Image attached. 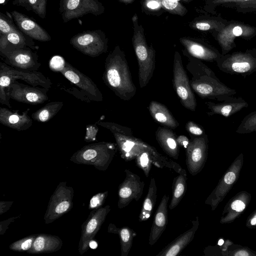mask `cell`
<instances>
[{
  "label": "cell",
  "instance_id": "obj_34",
  "mask_svg": "<svg viewBox=\"0 0 256 256\" xmlns=\"http://www.w3.org/2000/svg\"><path fill=\"white\" fill-rule=\"evenodd\" d=\"M157 198V187L155 178L150 179L148 192L138 216L140 222L147 220L152 216Z\"/></svg>",
  "mask_w": 256,
  "mask_h": 256
},
{
  "label": "cell",
  "instance_id": "obj_9",
  "mask_svg": "<svg viewBox=\"0 0 256 256\" xmlns=\"http://www.w3.org/2000/svg\"><path fill=\"white\" fill-rule=\"evenodd\" d=\"M244 162V154L240 153L230 164L206 200L204 204L210 205L212 210L214 211L217 208L238 180Z\"/></svg>",
  "mask_w": 256,
  "mask_h": 256
},
{
  "label": "cell",
  "instance_id": "obj_27",
  "mask_svg": "<svg viewBox=\"0 0 256 256\" xmlns=\"http://www.w3.org/2000/svg\"><path fill=\"white\" fill-rule=\"evenodd\" d=\"M29 110L28 108L20 114L8 108H0V123L18 131L26 130L32 124V119L28 115Z\"/></svg>",
  "mask_w": 256,
  "mask_h": 256
},
{
  "label": "cell",
  "instance_id": "obj_48",
  "mask_svg": "<svg viewBox=\"0 0 256 256\" xmlns=\"http://www.w3.org/2000/svg\"><path fill=\"white\" fill-rule=\"evenodd\" d=\"M246 226L248 228H256V210L252 212L247 218Z\"/></svg>",
  "mask_w": 256,
  "mask_h": 256
},
{
  "label": "cell",
  "instance_id": "obj_19",
  "mask_svg": "<svg viewBox=\"0 0 256 256\" xmlns=\"http://www.w3.org/2000/svg\"><path fill=\"white\" fill-rule=\"evenodd\" d=\"M180 42L190 55L200 60L216 62L222 56L216 48L200 38L183 36Z\"/></svg>",
  "mask_w": 256,
  "mask_h": 256
},
{
  "label": "cell",
  "instance_id": "obj_7",
  "mask_svg": "<svg viewBox=\"0 0 256 256\" xmlns=\"http://www.w3.org/2000/svg\"><path fill=\"white\" fill-rule=\"evenodd\" d=\"M216 63L224 72L246 77L256 72V48L222 55Z\"/></svg>",
  "mask_w": 256,
  "mask_h": 256
},
{
  "label": "cell",
  "instance_id": "obj_40",
  "mask_svg": "<svg viewBox=\"0 0 256 256\" xmlns=\"http://www.w3.org/2000/svg\"><path fill=\"white\" fill-rule=\"evenodd\" d=\"M162 4L163 9L167 12L183 16L188 10L187 8L178 0H157Z\"/></svg>",
  "mask_w": 256,
  "mask_h": 256
},
{
  "label": "cell",
  "instance_id": "obj_18",
  "mask_svg": "<svg viewBox=\"0 0 256 256\" xmlns=\"http://www.w3.org/2000/svg\"><path fill=\"white\" fill-rule=\"evenodd\" d=\"M60 72L70 82L80 88L90 100L102 102V94L94 82L88 76L66 62Z\"/></svg>",
  "mask_w": 256,
  "mask_h": 256
},
{
  "label": "cell",
  "instance_id": "obj_31",
  "mask_svg": "<svg viewBox=\"0 0 256 256\" xmlns=\"http://www.w3.org/2000/svg\"><path fill=\"white\" fill-rule=\"evenodd\" d=\"M62 242L57 236L49 234H37L32 246L26 252L30 254L50 253L60 250Z\"/></svg>",
  "mask_w": 256,
  "mask_h": 256
},
{
  "label": "cell",
  "instance_id": "obj_28",
  "mask_svg": "<svg viewBox=\"0 0 256 256\" xmlns=\"http://www.w3.org/2000/svg\"><path fill=\"white\" fill-rule=\"evenodd\" d=\"M218 6L232 8L238 13L256 12V0H214L203 6L202 10L208 14L216 15V9Z\"/></svg>",
  "mask_w": 256,
  "mask_h": 256
},
{
  "label": "cell",
  "instance_id": "obj_55",
  "mask_svg": "<svg viewBox=\"0 0 256 256\" xmlns=\"http://www.w3.org/2000/svg\"><path fill=\"white\" fill-rule=\"evenodd\" d=\"M178 0V1H179V0Z\"/></svg>",
  "mask_w": 256,
  "mask_h": 256
},
{
  "label": "cell",
  "instance_id": "obj_14",
  "mask_svg": "<svg viewBox=\"0 0 256 256\" xmlns=\"http://www.w3.org/2000/svg\"><path fill=\"white\" fill-rule=\"evenodd\" d=\"M110 210L109 205L92 210L82 224L78 247V252L80 255L89 249L90 242L100 230Z\"/></svg>",
  "mask_w": 256,
  "mask_h": 256
},
{
  "label": "cell",
  "instance_id": "obj_38",
  "mask_svg": "<svg viewBox=\"0 0 256 256\" xmlns=\"http://www.w3.org/2000/svg\"><path fill=\"white\" fill-rule=\"evenodd\" d=\"M12 4L33 12L42 18H46L47 0H14Z\"/></svg>",
  "mask_w": 256,
  "mask_h": 256
},
{
  "label": "cell",
  "instance_id": "obj_52",
  "mask_svg": "<svg viewBox=\"0 0 256 256\" xmlns=\"http://www.w3.org/2000/svg\"><path fill=\"white\" fill-rule=\"evenodd\" d=\"M214 0H204V3L203 6H205L209 4L210 3H211L212 2H213Z\"/></svg>",
  "mask_w": 256,
  "mask_h": 256
},
{
  "label": "cell",
  "instance_id": "obj_13",
  "mask_svg": "<svg viewBox=\"0 0 256 256\" xmlns=\"http://www.w3.org/2000/svg\"><path fill=\"white\" fill-rule=\"evenodd\" d=\"M59 10L64 22H67L88 14L99 16L105 8L98 0H60Z\"/></svg>",
  "mask_w": 256,
  "mask_h": 256
},
{
  "label": "cell",
  "instance_id": "obj_2",
  "mask_svg": "<svg viewBox=\"0 0 256 256\" xmlns=\"http://www.w3.org/2000/svg\"><path fill=\"white\" fill-rule=\"evenodd\" d=\"M105 84L124 100H129L136 94V88L124 51L116 46L106 56L102 77Z\"/></svg>",
  "mask_w": 256,
  "mask_h": 256
},
{
  "label": "cell",
  "instance_id": "obj_29",
  "mask_svg": "<svg viewBox=\"0 0 256 256\" xmlns=\"http://www.w3.org/2000/svg\"><path fill=\"white\" fill-rule=\"evenodd\" d=\"M228 20L224 19L221 14L200 15L194 18L188 24L192 30L212 33L220 31L226 24Z\"/></svg>",
  "mask_w": 256,
  "mask_h": 256
},
{
  "label": "cell",
  "instance_id": "obj_22",
  "mask_svg": "<svg viewBox=\"0 0 256 256\" xmlns=\"http://www.w3.org/2000/svg\"><path fill=\"white\" fill-rule=\"evenodd\" d=\"M10 14L18 28L24 34L40 42H46L51 40L48 33L26 15L16 10L11 12Z\"/></svg>",
  "mask_w": 256,
  "mask_h": 256
},
{
  "label": "cell",
  "instance_id": "obj_49",
  "mask_svg": "<svg viewBox=\"0 0 256 256\" xmlns=\"http://www.w3.org/2000/svg\"><path fill=\"white\" fill-rule=\"evenodd\" d=\"M14 202L12 201H2L0 202V214L6 212L12 206Z\"/></svg>",
  "mask_w": 256,
  "mask_h": 256
},
{
  "label": "cell",
  "instance_id": "obj_53",
  "mask_svg": "<svg viewBox=\"0 0 256 256\" xmlns=\"http://www.w3.org/2000/svg\"><path fill=\"white\" fill-rule=\"evenodd\" d=\"M7 0H0V4H4L6 2Z\"/></svg>",
  "mask_w": 256,
  "mask_h": 256
},
{
  "label": "cell",
  "instance_id": "obj_51",
  "mask_svg": "<svg viewBox=\"0 0 256 256\" xmlns=\"http://www.w3.org/2000/svg\"><path fill=\"white\" fill-rule=\"evenodd\" d=\"M122 3L124 4H130L134 2L136 0H118Z\"/></svg>",
  "mask_w": 256,
  "mask_h": 256
},
{
  "label": "cell",
  "instance_id": "obj_8",
  "mask_svg": "<svg viewBox=\"0 0 256 256\" xmlns=\"http://www.w3.org/2000/svg\"><path fill=\"white\" fill-rule=\"evenodd\" d=\"M220 46L222 54L225 55L236 47L234 40L237 38L250 40L256 36V28L236 20L228 21L220 32L212 33Z\"/></svg>",
  "mask_w": 256,
  "mask_h": 256
},
{
  "label": "cell",
  "instance_id": "obj_43",
  "mask_svg": "<svg viewBox=\"0 0 256 256\" xmlns=\"http://www.w3.org/2000/svg\"><path fill=\"white\" fill-rule=\"evenodd\" d=\"M6 12V14L0 13V35L6 34L18 30L19 29L16 25L10 14Z\"/></svg>",
  "mask_w": 256,
  "mask_h": 256
},
{
  "label": "cell",
  "instance_id": "obj_25",
  "mask_svg": "<svg viewBox=\"0 0 256 256\" xmlns=\"http://www.w3.org/2000/svg\"><path fill=\"white\" fill-rule=\"evenodd\" d=\"M205 104L210 110L207 112L208 116L218 114L224 117H229L240 112L242 108L248 106V103L240 97H232L218 103L206 102Z\"/></svg>",
  "mask_w": 256,
  "mask_h": 256
},
{
  "label": "cell",
  "instance_id": "obj_26",
  "mask_svg": "<svg viewBox=\"0 0 256 256\" xmlns=\"http://www.w3.org/2000/svg\"><path fill=\"white\" fill-rule=\"evenodd\" d=\"M170 196L166 194L162 196L156 212L149 236L148 244H155L166 228L168 222V204Z\"/></svg>",
  "mask_w": 256,
  "mask_h": 256
},
{
  "label": "cell",
  "instance_id": "obj_32",
  "mask_svg": "<svg viewBox=\"0 0 256 256\" xmlns=\"http://www.w3.org/2000/svg\"><path fill=\"white\" fill-rule=\"evenodd\" d=\"M148 110L153 119L164 126L174 130L180 125L167 107L160 102L152 101L148 106Z\"/></svg>",
  "mask_w": 256,
  "mask_h": 256
},
{
  "label": "cell",
  "instance_id": "obj_24",
  "mask_svg": "<svg viewBox=\"0 0 256 256\" xmlns=\"http://www.w3.org/2000/svg\"><path fill=\"white\" fill-rule=\"evenodd\" d=\"M192 226L188 230L182 234L164 249L156 256H176L192 240L198 230L200 221L196 216L192 222Z\"/></svg>",
  "mask_w": 256,
  "mask_h": 256
},
{
  "label": "cell",
  "instance_id": "obj_45",
  "mask_svg": "<svg viewBox=\"0 0 256 256\" xmlns=\"http://www.w3.org/2000/svg\"><path fill=\"white\" fill-rule=\"evenodd\" d=\"M186 129L188 132L196 136H201L206 134L202 126L190 120L186 124Z\"/></svg>",
  "mask_w": 256,
  "mask_h": 256
},
{
  "label": "cell",
  "instance_id": "obj_17",
  "mask_svg": "<svg viewBox=\"0 0 256 256\" xmlns=\"http://www.w3.org/2000/svg\"><path fill=\"white\" fill-rule=\"evenodd\" d=\"M48 90L42 87L26 85L15 80L10 86L8 94L10 98L14 100L34 105L48 100Z\"/></svg>",
  "mask_w": 256,
  "mask_h": 256
},
{
  "label": "cell",
  "instance_id": "obj_20",
  "mask_svg": "<svg viewBox=\"0 0 256 256\" xmlns=\"http://www.w3.org/2000/svg\"><path fill=\"white\" fill-rule=\"evenodd\" d=\"M4 62L16 69L26 71H37L41 66L36 52L30 48L16 50L3 56Z\"/></svg>",
  "mask_w": 256,
  "mask_h": 256
},
{
  "label": "cell",
  "instance_id": "obj_36",
  "mask_svg": "<svg viewBox=\"0 0 256 256\" xmlns=\"http://www.w3.org/2000/svg\"><path fill=\"white\" fill-rule=\"evenodd\" d=\"M63 105V102L60 101L48 102L32 113V117L34 120L38 122H47L56 115Z\"/></svg>",
  "mask_w": 256,
  "mask_h": 256
},
{
  "label": "cell",
  "instance_id": "obj_16",
  "mask_svg": "<svg viewBox=\"0 0 256 256\" xmlns=\"http://www.w3.org/2000/svg\"><path fill=\"white\" fill-rule=\"evenodd\" d=\"M125 178L118 190V206L122 209L132 200L138 201L142 195L144 182L140 176L128 169L124 170Z\"/></svg>",
  "mask_w": 256,
  "mask_h": 256
},
{
  "label": "cell",
  "instance_id": "obj_50",
  "mask_svg": "<svg viewBox=\"0 0 256 256\" xmlns=\"http://www.w3.org/2000/svg\"><path fill=\"white\" fill-rule=\"evenodd\" d=\"M177 142L180 146L186 148L189 144L190 140L188 138L184 135H180L177 137Z\"/></svg>",
  "mask_w": 256,
  "mask_h": 256
},
{
  "label": "cell",
  "instance_id": "obj_11",
  "mask_svg": "<svg viewBox=\"0 0 256 256\" xmlns=\"http://www.w3.org/2000/svg\"><path fill=\"white\" fill-rule=\"evenodd\" d=\"M70 43L74 48L90 57L98 56L106 52L108 48V39L100 30L78 33L70 38Z\"/></svg>",
  "mask_w": 256,
  "mask_h": 256
},
{
  "label": "cell",
  "instance_id": "obj_3",
  "mask_svg": "<svg viewBox=\"0 0 256 256\" xmlns=\"http://www.w3.org/2000/svg\"><path fill=\"white\" fill-rule=\"evenodd\" d=\"M133 35L132 44L138 64V76L140 88L147 86L152 78L156 67V50L152 44L148 46L142 24H138L136 13L132 17Z\"/></svg>",
  "mask_w": 256,
  "mask_h": 256
},
{
  "label": "cell",
  "instance_id": "obj_33",
  "mask_svg": "<svg viewBox=\"0 0 256 256\" xmlns=\"http://www.w3.org/2000/svg\"><path fill=\"white\" fill-rule=\"evenodd\" d=\"M108 232L119 235L121 256H127L132 248L134 238L136 235L135 232L128 226L118 228L112 224L108 225Z\"/></svg>",
  "mask_w": 256,
  "mask_h": 256
},
{
  "label": "cell",
  "instance_id": "obj_41",
  "mask_svg": "<svg viewBox=\"0 0 256 256\" xmlns=\"http://www.w3.org/2000/svg\"><path fill=\"white\" fill-rule=\"evenodd\" d=\"M140 3L142 12L148 15L158 16L164 10L157 0H142Z\"/></svg>",
  "mask_w": 256,
  "mask_h": 256
},
{
  "label": "cell",
  "instance_id": "obj_12",
  "mask_svg": "<svg viewBox=\"0 0 256 256\" xmlns=\"http://www.w3.org/2000/svg\"><path fill=\"white\" fill-rule=\"evenodd\" d=\"M74 190L66 182L59 183L50 199L44 215L46 224H49L68 212L73 206Z\"/></svg>",
  "mask_w": 256,
  "mask_h": 256
},
{
  "label": "cell",
  "instance_id": "obj_15",
  "mask_svg": "<svg viewBox=\"0 0 256 256\" xmlns=\"http://www.w3.org/2000/svg\"><path fill=\"white\" fill-rule=\"evenodd\" d=\"M208 140L206 134L193 138L186 148V165L188 172L194 176L204 168L208 156Z\"/></svg>",
  "mask_w": 256,
  "mask_h": 256
},
{
  "label": "cell",
  "instance_id": "obj_1",
  "mask_svg": "<svg viewBox=\"0 0 256 256\" xmlns=\"http://www.w3.org/2000/svg\"><path fill=\"white\" fill-rule=\"evenodd\" d=\"M188 58L186 70L192 74L190 84L192 90L200 98L222 102L232 98L236 91L224 84L214 72L201 60L192 57L184 49Z\"/></svg>",
  "mask_w": 256,
  "mask_h": 256
},
{
  "label": "cell",
  "instance_id": "obj_35",
  "mask_svg": "<svg viewBox=\"0 0 256 256\" xmlns=\"http://www.w3.org/2000/svg\"><path fill=\"white\" fill-rule=\"evenodd\" d=\"M186 172L180 174L173 180L172 197L168 206L171 210L178 206L186 192Z\"/></svg>",
  "mask_w": 256,
  "mask_h": 256
},
{
  "label": "cell",
  "instance_id": "obj_39",
  "mask_svg": "<svg viewBox=\"0 0 256 256\" xmlns=\"http://www.w3.org/2000/svg\"><path fill=\"white\" fill-rule=\"evenodd\" d=\"M236 132L239 134H247L256 132V110L244 117Z\"/></svg>",
  "mask_w": 256,
  "mask_h": 256
},
{
  "label": "cell",
  "instance_id": "obj_23",
  "mask_svg": "<svg viewBox=\"0 0 256 256\" xmlns=\"http://www.w3.org/2000/svg\"><path fill=\"white\" fill-rule=\"evenodd\" d=\"M26 48L36 50L37 46L32 38L20 30L0 35V54L2 57L12 50Z\"/></svg>",
  "mask_w": 256,
  "mask_h": 256
},
{
  "label": "cell",
  "instance_id": "obj_54",
  "mask_svg": "<svg viewBox=\"0 0 256 256\" xmlns=\"http://www.w3.org/2000/svg\"><path fill=\"white\" fill-rule=\"evenodd\" d=\"M185 2H190L192 1V0H181Z\"/></svg>",
  "mask_w": 256,
  "mask_h": 256
},
{
  "label": "cell",
  "instance_id": "obj_47",
  "mask_svg": "<svg viewBox=\"0 0 256 256\" xmlns=\"http://www.w3.org/2000/svg\"><path fill=\"white\" fill-rule=\"evenodd\" d=\"M20 216L11 217L7 220L1 221L0 222V234L3 235L8 229L10 224L20 218Z\"/></svg>",
  "mask_w": 256,
  "mask_h": 256
},
{
  "label": "cell",
  "instance_id": "obj_30",
  "mask_svg": "<svg viewBox=\"0 0 256 256\" xmlns=\"http://www.w3.org/2000/svg\"><path fill=\"white\" fill-rule=\"evenodd\" d=\"M156 138L164 152L169 156L178 160L180 146L176 134L170 128L158 127L155 132Z\"/></svg>",
  "mask_w": 256,
  "mask_h": 256
},
{
  "label": "cell",
  "instance_id": "obj_5",
  "mask_svg": "<svg viewBox=\"0 0 256 256\" xmlns=\"http://www.w3.org/2000/svg\"><path fill=\"white\" fill-rule=\"evenodd\" d=\"M116 144L100 142L84 146L75 152L70 160L75 164L93 166L105 171L112 162L117 150Z\"/></svg>",
  "mask_w": 256,
  "mask_h": 256
},
{
  "label": "cell",
  "instance_id": "obj_4",
  "mask_svg": "<svg viewBox=\"0 0 256 256\" xmlns=\"http://www.w3.org/2000/svg\"><path fill=\"white\" fill-rule=\"evenodd\" d=\"M20 80L32 86L49 90L52 82L42 73L38 71L22 70L14 68L5 62L0 63V102L11 108L8 90L12 83Z\"/></svg>",
  "mask_w": 256,
  "mask_h": 256
},
{
  "label": "cell",
  "instance_id": "obj_10",
  "mask_svg": "<svg viewBox=\"0 0 256 256\" xmlns=\"http://www.w3.org/2000/svg\"><path fill=\"white\" fill-rule=\"evenodd\" d=\"M172 84L182 104L188 110L195 111L196 106L195 95L184 68L181 55L178 51L174 54Z\"/></svg>",
  "mask_w": 256,
  "mask_h": 256
},
{
  "label": "cell",
  "instance_id": "obj_42",
  "mask_svg": "<svg viewBox=\"0 0 256 256\" xmlns=\"http://www.w3.org/2000/svg\"><path fill=\"white\" fill-rule=\"evenodd\" d=\"M36 236V234H32L18 240L11 244L9 248L15 252H26L32 246Z\"/></svg>",
  "mask_w": 256,
  "mask_h": 256
},
{
  "label": "cell",
  "instance_id": "obj_21",
  "mask_svg": "<svg viewBox=\"0 0 256 256\" xmlns=\"http://www.w3.org/2000/svg\"><path fill=\"white\" fill-rule=\"evenodd\" d=\"M252 195L246 190L237 193L224 206L220 220L221 224H228L240 217L248 206Z\"/></svg>",
  "mask_w": 256,
  "mask_h": 256
},
{
  "label": "cell",
  "instance_id": "obj_6",
  "mask_svg": "<svg viewBox=\"0 0 256 256\" xmlns=\"http://www.w3.org/2000/svg\"><path fill=\"white\" fill-rule=\"evenodd\" d=\"M98 126L110 130L112 134L121 158L126 162L134 160L140 152L154 147L136 138L132 130L126 126L109 122H98Z\"/></svg>",
  "mask_w": 256,
  "mask_h": 256
},
{
  "label": "cell",
  "instance_id": "obj_44",
  "mask_svg": "<svg viewBox=\"0 0 256 256\" xmlns=\"http://www.w3.org/2000/svg\"><path fill=\"white\" fill-rule=\"evenodd\" d=\"M108 195V192H98L90 198L88 206L89 210L97 209L104 204Z\"/></svg>",
  "mask_w": 256,
  "mask_h": 256
},
{
  "label": "cell",
  "instance_id": "obj_37",
  "mask_svg": "<svg viewBox=\"0 0 256 256\" xmlns=\"http://www.w3.org/2000/svg\"><path fill=\"white\" fill-rule=\"evenodd\" d=\"M222 256H256V252L247 246L235 244L227 239L220 245Z\"/></svg>",
  "mask_w": 256,
  "mask_h": 256
},
{
  "label": "cell",
  "instance_id": "obj_46",
  "mask_svg": "<svg viewBox=\"0 0 256 256\" xmlns=\"http://www.w3.org/2000/svg\"><path fill=\"white\" fill-rule=\"evenodd\" d=\"M204 253L206 256H222V250L220 246H208L205 248Z\"/></svg>",
  "mask_w": 256,
  "mask_h": 256
}]
</instances>
